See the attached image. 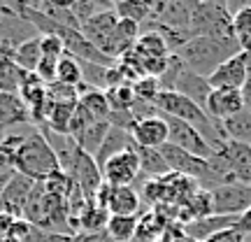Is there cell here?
Returning a JSON list of instances; mask_svg holds the SVG:
<instances>
[{"label":"cell","mask_w":251,"mask_h":242,"mask_svg":"<svg viewBox=\"0 0 251 242\" xmlns=\"http://www.w3.org/2000/svg\"><path fill=\"white\" fill-rule=\"evenodd\" d=\"M240 54V47L235 40H214V37H191L186 45L177 52V58L188 72H196L200 77H209L216 65L226 58Z\"/></svg>","instance_id":"6da1fadb"},{"label":"cell","mask_w":251,"mask_h":242,"mask_svg":"<svg viewBox=\"0 0 251 242\" xmlns=\"http://www.w3.org/2000/svg\"><path fill=\"white\" fill-rule=\"evenodd\" d=\"M12 168H14V172L33 182H42L49 175H54L56 170H61L58 159H56L54 149L49 147L47 137L42 135V131H30L28 135H24Z\"/></svg>","instance_id":"7a4b0ae2"},{"label":"cell","mask_w":251,"mask_h":242,"mask_svg":"<svg viewBox=\"0 0 251 242\" xmlns=\"http://www.w3.org/2000/svg\"><path fill=\"white\" fill-rule=\"evenodd\" d=\"M233 14L224 2H196L191 12V37H214V40H235L230 30Z\"/></svg>","instance_id":"3957f363"},{"label":"cell","mask_w":251,"mask_h":242,"mask_svg":"<svg viewBox=\"0 0 251 242\" xmlns=\"http://www.w3.org/2000/svg\"><path fill=\"white\" fill-rule=\"evenodd\" d=\"M163 119H165V124H168V144L193 154V156L202 159V161H209V159H212V154H214L212 144L207 142L193 126L186 124V121H179V119H172V117H163Z\"/></svg>","instance_id":"277c9868"},{"label":"cell","mask_w":251,"mask_h":242,"mask_svg":"<svg viewBox=\"0 0 251 242\" xmlns=\"http://www.w3.org/2000/svg\"><path fill=\"white\" fill-rule=\"evenodd\" d=\"M212 203H214V215L240 216L251 207V184H221L212 188Z\"/></svg>","instance_id":"5b68a950"},{"label":"cell","mask_w":251,"mask_h":242,"mask_svg":"<svg viewBox=\"0 0 251 242\" xmlns=\"http://www.w3.org/2000/svg\"><path fill=\"white\" fill-rule=\"evenodd\" d=\"M100 172H102V182L109 184V187H130L140 177V156H137V149L130 147V149L119 152L117 156H112L100 168Z\"/></svg>","instance_id":"8992f818"},{"label":"cell","mask_w":251,"mask_h":242,"mask_svg":"<svg viewBox=\"0 0 251 242\" xmlns=\"http://www.w3.org/2000/svg\"><path fill=\"white\" fill-rule=\"evenodd\" d=\"M65 175H70V180L86 196V200H96L100 187H102V172H100L98 163H96V159L91 154L79 149L70 165V170L65 172Z\"/></svg>","instance_id":"52a82bcc"},{"label":"cell","mask_w":251,"mask_h":242,"mask_svg":"<svg viewBox=\"0 0 251 242\" xmlns=\"http://www.w3.org/2000/svg\"><path fill=\"white\" fill-rule=\"evenodd\" d=\"M96 203L105 207L109 215H124V216H137L140 210V193L133 187H109L102 182Z\"/></svg>","instance_id":"ba28073f"},{"label":"cell","mask_w":251,"mask_h":242,"mask_svg":"<svg viewBox=\"0 0 251 242\" xmlns=\"http://www.w3.org/2000/svg\"><path fill=\"white\" fill-rule=\"evenodd\" d=\"M33 187H35L33 180L14 172L5 191L0 193V215L9 216V219H24V210H26L28 196H30Z\"/></svg>","instance_id":"9c48e42d"},{"label":"cell","mask_w":251,"mask_h":242,"mask_svg":"<svg viewBox=\"0 0 251 242\" xmlns=\"http://www.w3.org/2000/svg\"><path fill=\"white\" fill-rule=\"evenodd\" d=\"M117 24H119V17H117V12H114V7H112V9H105V12L96 14V17H91L86 24H81L79 33L98 49L100 54L107 56L109 42H112V33H114Z\"/></svg>","instance_id":"30bf717a"},{"label":"cell","mask_w":251,"mask_h":242,"mask_svg":"<svg viewBox=\"0 0 251 242\" xmlns=\"http://www.w3.org/2000/svg\"><path fill=\"white\" fill-rule=\"evenodd\" d=\"M205 112L212 121H228L235 114L244 112L242 93L237 89H212V93L207 96Z\"/></svg>","instance_id":"8fae6325"},{"label":"cell","mask_w":251,"mask_h":242,"mask_svg":"<svg viewBox=\"0 0 251 242\" xmlns=\"http://www.w3.org/2000/svg\"><path fill=\"white\" fill-rule=\"evenodd\" d=\"M249 72H247V65H244V56L242 52L240 54L226 58L221 65H216L212 75L207 77L209 86L212 89H242V84L247 81Z\"/></svg>","instance_id":"7c38bea8"},{"label":"cell","mask_w":251,"mask_h":242,"mask_svg":"<svg viewBox=\"0 0 251 242\" xmlns=\"http://www.w3.org/2000/svg\"><path fill=\"white\" fill-rule=\"evenodd\" d=\"M130 137H133L135 147H144V149H161L168 142V124L165 119L158 117H147L135 121L130 128Z\"/></svg>","instance_id":"4fadbf2b"},{"label":"cell","mask_w":251,"mask_h":242,"mask_svg":"<svg viewBox=\"0 0 251 242\" xmlns=\"http://www.w3.org/2000/svg\"><path fill=\"white\" fill-rule=\"evenodd\" d=\"M235 224H237V216L209 215V216H202V219H196V221L184 224V235L191 238V240H196V242H205L207 238H212L214 233L235 228Z\"/></svg>","instance_id":"5bb4252c"},{"label":"cell","mask_w":251,"mask_h":242,"mask_svg":"<svg viewBox=\"0 0 251 242\" xmlns=\"http://www.w3.org/2000/svg\"><path fill=\"white\" fill-rule=\"evenodd\" d=\"M172 91H177V93H181V96H186L188 100H193L196 105H200V108L205 109L207 96L212 93V86H209L207 77H200V75H196V72L184 70L179 77H177Z\"/></svg>","instance_id":"9a60e30c"},{"label":"cell","mask_w":251,"mask_h":242,"mask_svg":"<svg viewBox=\"0 0 251 242\" xmlns=\"http://www.w3.org/2000/svg\"><path fill=\"white\" fill-rule=\"evenodd\" d=\"M130 147H135L133 137H130V131L119 128V126H109L107 135H105V140H102V144H100V149L96 152L93 159H96V163H98V168H102L112 156H117L119 152L130 149Z\"/></svg>","instance_id":"2e32d148"},{"label":"cell","mask_w":251,"mask_h":242,"mask_svg":"<svg viewBox=\"0 0 251 242\" xmlns=\"http://www.w3.org/2000/svg\"><path fill=\"white\" fill-rule=\"evenodd\" d=\"M77 89H79V100H77V105H79L93 121H109L112 109H109L105 91L91 89V86H86V84H79Z\"/></svg>","instance_id":"e0dca14e"},{"label":"cell","mask_w":251,"mask_h":242,"mask_svg":"<svg viewBox=\"0 0 251 242\" xmlns=\"http://www.w3.org/2000/svg\"><path fill=\"white\" fill-rule=\"evenodd\" d=\"M30 124V109L19 93H0V128Z\"/></svg>","instance_id":"ac0fdd59"},{"label":"cell","mask_w":251,"mask_h":242,"mask_svg":"<svg viewBox=\"0 0 251 242\" xmlns=\"http://www.w3.org/2000/svg\"><path fill=\"white\" fill-rule=\"evenodd\" d=\"M168 224L170 221L156 210L137 216V228H135L133 242H158L163 238V231H165Z\"/></svg>","instance_id":"d6986e66"},{"label":"cell","mask_w":251,"mask_h":242,"mask_svg":"<svg viewBox=\"0 0 251 242\" xmlns=\"http://www.w3.org/2000/svg\"><path fill=\"white\" fill-rule=\"evenodd\" d=\"M137 156H140V172L149 180H163L170 175V168L163 159L161 149H144V147H135Z\"/></svg>","instance_id":"ffe728a7"},{"label":"cell","mask_w":251,"mask_h":242,"mask_svg":"<svg viewBox=\"0 0 251 242\" xmlns=\"http://www.w3.org/2000/svg\"><path fill=\"white\" fill-rule=\"evenodd\" d=\"M230 30H233V37L240 47V52L251 54V2H247L244 7H240L233 14Z\"/></svg>","instance_id":"44dd1931"},{"label":"cell","mask_w":251,"mask_h":242,"mask_svg":"<svg viewBox=\"0 0 251 242\" xmlns=\"http://www.w3.org/2000/svg\"><path fill=\"white\" fill-rule=\"evenodd\" d=\"M40 58H42V52H40V35L28 37V40H21V42L14 47V56H12V61L17 63L24 72H35Z\"/></svg>","instance_id":"7402d4cb"},{"label":"cell","mask_w":251,"mask_h":242,"mask_svg":"<svg viewBox=\"0 0 251 242\" xmlns=\"http://www.w3.org/2000/svg\"><path fill=\"white\" fill-rule=\"evenodd\" d=\"M109 126H112L109 121H93L89 128H84V131H81L77 137H72V140L77 142L79 149H84V152L91 154V156H96V152L100 149V144H102L105 135H107Z\"/></svg>","instance_id":"603a6c76"},{"label":"cell","mask_w":251,"mask_h":242,"mask_svg":"<svg viewBox=\"0 0 251 242\" xmlns=\"http://www.w3.org/2000/svg\"><path fill=\"white\" fill-rule=\"evenodd\" d=\"M135 228H137V216H124V215H109L105 235L112 242H133Z\"/></svg>","instance_id":"cb8c5ba5"},{"label":"cell","mask_w":251,"mask_h":242,"mask_svg":"<svg viewBox=\"0 0 251 242\" xmlns=\"http://www.w3.org/2000/svg\"><path fill=\"white\" fill-rule=\"evenodd\" d=\"M224 128L226 140H235V142H244L251 144V114L244 109L240 114H235L228 121H219Z\"/></svg>","instance_id":"d4e9b609"},{"label":"cell","mask_w":251,"mask_h":242,"mask_svg":"<svg viewBox=\"0 0 251 242\" xmlns=\"http://www.w3.org/2000/svg\"><path fill=\"white\" fill-rule=\"evenodd\" d=\"M114 12H117L119 19H126V21H133V24H144L149 21L153 14V2H140V0H124V2H117L114 5Z\"/></svg>","instance_id":"484cf974"},{"label":"cell","mask_w":251,"mask_h":242,"mask_svg":"<svg viewBox=\"0 0 251 242\" xmlns=\"http://www.w3.org/2000/svg\"><path fill=\"white\" fill-rule=\"evenodd\" d=\"M56 81L68 84V86H79L84 84V75H81V63L70 54H63L58 58V68H56Z\"/></svg>","instance_id":"4316f807"},{"label":"cell","mask_w":251,"mask_h":242,"mask_svg":"<svg viewBox=\"0 0 251 242\" xmlns=\"http://www.w3.org/2000/svg\"><path fill=\"white\" fill-rule=\"evenodd\" d=\"M26 72L19 68L17 63L7 58L0 63V93H19L21 84H24Z\"/></svg>","instance_id":"83f0119b"},{"label":"cell","mask_w":251,"mask_h":242,"mask_svg":"<svg viewBox=\"0 0 251 242\" xmlns=\"http://www.w3.org/2000/svg\"><path fill=\"white\" fill-rule=\"evenodd\" d=\"M114 5L112 2H93V0H77V2H70V12L72 17L77 19V24H86L91 17H96V14H100V12H105V9H112Z\"/></svg>","instance_id":"f1b7e54d"},{"label":"cell","mask_w":251,"mask_h":242,"mask_svg":"<svg viewBox=\"0 0 251 242\" xmlns=\"http://www.w3.org/2000/svg\"><path fill=\"white\" fill-rule=\"evenodd\" d=\"M47 98L51 103H77L79 100V89L61 84V81H54V84L47 86Z\"/></svg>","instance_id":"f546056e"},{"label":"cell","mask_w":251,"mask_h":242,"mask_svg":"<svg viewBox=\"0 0 251 242\" xmlns=\"http://www.w3.org/2000/svg\"><path fill=\"white\" fill-rule=\"evenodd\" d=\"M40 52L45 58H61L65 54V45L58 35H40Z\"/></svg>","instance_id":"4dcf8cb0"},{"label":"cell","mask_w":251,"mask_h":242,"mask_svg":"<svg viewBox=\"0 0 251 242\" xmlns=\"http://www.w3.org/2000/svg\"><path fill=\"white\" fill-rule=\"evenodd\" d=\"M56 68H58V61L56 58H40V63H37V68H35V75H37V80L42 81L45 86H49V84H54L56 81Z\"/></svg>","instance_id":"1f68e13d"},{"label":"cell","mask_w":251,"mask_h":242,"mask_svg":"<svg viewBox=\"0 0 251 242\" xmlns=\"http://www.w3.org/2000/svg\"><path fill=\"white\" fill-rule=\"evenodd\" d=\"M205 242H244V235L240 233L237 228H228V231L214 233L212 238H207Z\"/></svg>","instance_id":"d6a6232c"},{"label":"cell","mask_w":251,"mask_h":242,"mask_svg":"<svg viewBox=\"0 0 251 242\" xmlns=\"http://www.w3.org/2000/svg\"><path fill=\"white\" fill-rule=\"evenodd\" d=\"M235 228H237L242 235H251V207L244 212V215L237 216V224H235Z\"/></svg>","instance_id":"836d02e7"},{"label":"cell","mask_w":251,"mask_h":242,"mask_svg":"<svg viewBox=\"0 0 251 242\" xmlns=\"http://www.w3.org/2000/svg\"><path fill=\"white\" fill-rule=\"evenodd\" d=\"M240 93H242V100H244V109H247V112L251 114V75L247 77V81L242 84Z\"/></svg>","instance_id":"e575fe53"},{"label":"cell","mask_w":251,"mask_h":242,"mask_svg":"<svg viewBox=\"0 0 251 242\" xmlns=\"http://www.w3.org/2000/svg\"><path fill=\"white\" fill-rule=\"evenodd\" d=\"M12 56H14V47L9 45L7 40H2V37H0V63L7 61V58H12Z\"/></svg>","instance_id":"d590c367"},{"label":"cell","mask_w":251,"mask_h":242,"mask_svg":"<svg viewBox=\"0 0 251 242\" xmlns=\"http://www.w3.org/2000/svg\"><path fill=\"white\" fill-rule=\"evenodd\" d=\"M177 242H196V240H191V238H186V235H181V238H179Z\"/></svg>","instance_id":"8d00e7d4"},{"label":"cell","mask_w":251,"mask_h":242,"mask_svg":"<svg viewBox=\"0 0 251 242\" xmlns=\"http://www.w3.org/2000/svg\"><path fill=\"white\" fill-rule=\"evenodd\" d=\"M2 19H5V12H2V7H0V21H2Z\"/></svg>","instance_id":"74e56055"},{"label":"cell","mask_w":251,"mask_h":242,"mask_svg":"<svg viewBox=\"0 0 251 242\" xmlns=\"http://www.w3.org/2000/svg\"><path fill=\"white\" fill-rule=\"evenodd\" d=\"M244 242H251V235H244Z\"/></svg>","instance_id":"f35d334b"}]
</instances>
